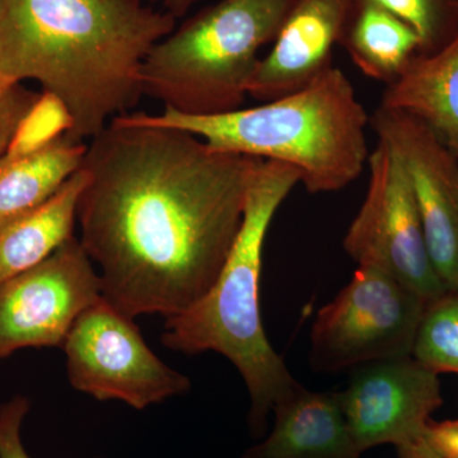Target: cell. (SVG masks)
Returning a JSON list of instances; mask_svg holds the SVG:
<instances>
[{"label": "cell", "mask_w": 458, "mask_h": 458, "mask_svg": "<svg viewBox=\"0 0 458 458\" xmlns=\"http://www.w3.org/2000/svg\"><path fill=\"white\" fill-rule=\"evenodd\" d=\"M261 161L129 114L92 138L78 240L108 302L132 318H170L197 303L227 260Z\"/></svg>", "instance_id": "cell-1"}, {"label": "cell", "mask_w": 458, "mask_h": 458, "mask_svg": "<svg viewBox=\"0 0 458 458\" xmlns=\"http://www.w3.org/2000/svg\"><path fill=\"white\" fill-rule=\"evenodd\" d=\"M176 22L144 0H3L0 75L40 83L86 143L140 104L144 60Z\"/></svg>", "instance_id": "cell-2"}, {"label": "cell", "mask_w": 458, "mask_h": 458, "mask_svg": "<svg viewBox=\"0 0 458 458\" xmlns=\"http://www.w3.org/2000/svg\"><path fill=\"white\" fill-rule=\"evenodd\" d=\"M298 183L300 172L293 165L262 159L250 181L242 223L218 278L189 310L165 318L161 336L170 351L216 352L236 367L249 393L247 420L256 438L267 430L276 403L300 384L267 339L259 303L265 238Z\"/></svg>", "instance_id": "cell-3"}, {"label": "cell", "mask_w": 458, "mask_h": 458, "mask_svg": "<svg viewBox=\"0 0 458 458\" xmlns=\"http://www.w3.org/2000/svg\"><path fill=\"white\" fill-rule=\"evenodd\" d=\"M138 123L188 131L223 152L293 165L310 194L337 192L367 167L370 114L342 69L261 106L212 116H188L165 108L129 113Z\"/></svg>", "instance_id": "cell-4"}, {"label": "cell", "mask_w": 458, "mask_h": 458, "mask_svg": "<svg viewBox=\"0 0 458 458\" xmlns=\"http://www.w3.org/2000/svg\"><path fill=\"white\" fill-rule=\"evenodd\" d=\"M292 0H221L157 42L141 66L143 96L188 116L240 110L259 53L276 40Z\"/></svg>", "instance_id": "cell-5"}, {"label": "cell", "mask_w": 458, "mask_h": 458, "mask_svg": "<svg viewBox=\"0 0 458 458\" xmlns=\"http://www.w3.org/2000/svg\"><path fill=\"white\" fill-rule=\"evenodd\" d=\"M428 302L384 271L358 267L348 285L319 310L311 331L312 367L354 369L409 357Z\"/></svg>", "instance_id": "cell-6"}, {"label": "cell", "mask_w": 458, "mask_h": 458, "mask_svg": "<svg viewBox=\"0 0 458 458\" xmlns=\"http://www.w3.org/2000/svg\"><path fill=\"white\" fill-rule=\"evenodd\" d=\"M62 349L69 384L98 401L144 410L191 390L189 377L159 360L134 318L104 295L75 321Z\"/></svg>", "instance_id": "cell-7"}, {"label": "cell", "mask_w": 458, "mask_h": 458, "mask_svg": "<svg viewBox=\"0 0 458 458\" xmlns=\"http://www.w3.org/2000/svg\"><path fill=\"white\" fill-rule=\"evenodd\" d=\"M369 183L344 250L358 267L399 280L428 303L448 293L428 251L417 203L403 165L384 144L370 152Z\"/></svg>", "instance_id": "cell-8"}, {"label": "cell", "mask_w": 458, "mask_h": 458, "mask_svg": "<svg viewBox=\"0 0 458 458\" xmlns=\"http://www.w3.org/2000/svg\"><path fill=\"white\" fill-rule=\"evenodd\" d=\"M102 298V282L78 238L38 267L0 285V360L26 348H63L86 310Z\"/></svg>", "instance_id": "cell-9"}, {"label": "cell", "mask_w": 458, "mask_h": 458, "mask_svg": "<svg viewBox=\"0 0 458 458\" xmlns=\"http://www.w3.org/2000/svg\"><path fill=\"white\" fill-rule=\"evenodd\" d=\"M369 126L408 177L437 274L458 292V157L420 120L378 107Z\"/></svg>", "instance_id": "cell-10"}, {"label": "cell", "mask_w": 458, "mask_h": 458, "mask_svg": "<svg viewBox=\"0 0 458 458\" xmlns=\"http://www.w3.org/2000/svg\"><path fill=\"white\" fill-rule=\"evenodd\" d=\"M337 397L361 454L378 445L420 441L443 405L439 376L411 355L357 367Z\"/></svg>", "instance_id": "cell-11"}, {"label": "cell", "mask_w": 458, "mask_h": 458, "mask_svg": "<svg viewBox=\"0 0 458 458\" xmlns=\"http://www.w3.org/2000/svg\"><path fill=\"white\" fill-rule=\"evenodd\" d=\"M354 0H292L273 47L260 57L247 93L273 101L315 82L333 68Z\"/></svg>", "instance_id": "cell-12"}, {"label": "cell", "mask_w": 458, "mask_h": 458, "mask_svg": "<svg viewBox=\"0 0 458 458\" xmlns=\"http://www.w3.org/2000/svg\"><path fill=\"white\" fill-rule=\"evenodd\" d=\"M267 438L241 458H360L337 393H313L298 384L271 410Z\"/></svg>", "instance_id": "cell-13"}, {"label": "cell", "mask_w": 458, "mask_h": 458, "mask_svg": "<svg viewBox=\"0 0 458 458\" xmlns=\"http://www.w3.org/2000/svg\"><path fill=\"white\" fill-rule=\"evenodd\" d=\"M379 105L417 117L458 157V36L438 53L412 57Z\"/></svg>", "instance_id": "cell-14"}, {"label": "cell", "mask_w": 458, "mask_h": 458, "mask_svg": "<svg viewBox=\"0 0 458 458\" xmlns=\"http://www.w3.org/2000/svg\"><path fill=\"white\" fill-rule=\"evenodd\" d=\"M89 174L82 167L40 207L0 228V285L38 267L73 238Z\"/></svg>", "instance_id": "cell-15"}, {"label": "cell", "mask_w": 458, "mask_h": 458, "mask_svg": "<svg viewBox=\"0 0 458 458\" xmlns=\"http://www.w3.org/2000/svg\"><path fill=\"white\" fill-rule=\"evenodd\" d=\"M87 143L59 135L25 155L0 157V228L40 207L82 167Z\"/></svg>", "instance_id": "cell-16"}, {"label": "cell", "mask_w": 458, "mask_h": 458, "mask_svg": "<svg viewBox=\"0 0 458 458\" xmlns=\"http://www.w3.org/2000/svg\"><path fill=\"white\" fill-rule=\"evenodd\" d=\"M339 45L361 73L386 86L420 54L414 30L372 0H354Z\"/></svg>", "instance_id": "cell-17"}, {"label": "cell", "mask_w": 458, "mask_h": 458, "mask_svg": "<svg viewBox=\"0 0 458 458\" xmlns=\"http://www.w3.org/2000/svg\"><path fill=\"white\" fill-rule=\"evenodd\" d=\"M411 357L436 375L458 376V293L448 292L428 303Z\"/></svg>", "instance_id": "cell-18"}, {"label": "cell", "mask_w": 458, "mask_h": 458, "mask_svg": "<svg viewBox=\"0 0 458 458\" xmlns=\"http://www.w3.org/2000/svg\"><path fill=\"white\" fill-rule=\"evenodd\" d=\"M408 23L420 54L438 53L458 36V0H372Z\"/></svg>", "instance_id": "cell-19"}, {"label": "cell", "mask_w": 458, "mask_h": 458, "mask_svg": "<svg viewBox=\"0 0 458 458\" xmlns=\"http://www.w3.org/2000/svg\"><path fill=\"white\" fill-rule=\"evenodd\" d=\"M68 117L55 98L42 93L36 106L27 114L5 155L18 156L47 146L68 129Z\"/></svg>", "instance_id": "cell-20"}, {"label": "cell", "mask_w": 458, "mask_h": 458, "mask_svg": "<svg viewBox=\"0 0 458 458\" xmlns=\"http://www.w3.org/2000/svg\"><path fill=\"white\" fill-rule=\"evenodd\" d=\"M41 96L42 92H35L0 75V157L5 155L21 123Z\"/></svg>", "instance_id": "cell-21"}, {"label": "cell", "mask_w": 458, "mask_h": 458, "mask_svg": "<svg viewBox=\"0 0 458 458\" xmlns=\"http://www.w3.org/2000/svg\"><path fill=\"white\" fill-rule=\"evenodd\" d=\"M31 403L26 396L12 397L0 405V458H32L22 442V426Z\"/></svg>", "instance_id": "cell-22"}, {"label": "cell", "mask_w": 458, "mask_h": 458, "mask_svg": "<svg viewBox=\"0 0 458 458\" xmlns=\"http://www.w3.org/2000/svg\"><path fill=\"white\" fill-rule=\"evenodd\" d=\"M423 441L441 458H458V420L434 421L430 419Z\"/></svg>", "instance_id": "cell-23"}, {"label": "cell", "mask_w": 458, "mask_h": 458, "mask_svg": "<svg viewBox=\"0 0 458 458\" xmlns=\"http://www.w3.org/2000/svg\"><path fill=\"white\" fill-rule=\"evenodd\" d=\"M144 2L179 20L185 17L201 0H144Z\"/></svg>", "instance_id": "cell-24"}, {"label": "cell", "mask_w": 458, "mask_h": 458, "mask_svg": "<svg viewBox=\"0 0 458 458\" xmlns=\"http://www.w3.org/2000/svg\"><path fill=\"white\" fill-rule=\"evenodd\" d=\"M396 454L397 458H441L428 447L423 439L396 447Z\"/></svg>", "instance_id": "cell-25"}, {"label": "cell", "mask_w": 458, "mask_h": 458, "mask_svg": "<svg viewBox=\"0 0 458 458\" xmlns=\"http://www.w3.org/2000/svg\"><path fill=\"white\" fill-rule=\"evenodd\" d=\"M3 0H0V14H2Z\"/></svg>", "instance_id": "cell-26"}, {"label": "cell", "mask_w": 458, "mask_h": 458, "mask_svg": "<svg viewBox=\"0 0 458 458\" xmlns=\"http://www.w3.org/2000/svg\"><path fill=\"white\" fill-rule=\"evenodd\" d=\"M457 293H458V292H457Z\"/></svg>", "instance_id": "cell-27"}]
</instances>
